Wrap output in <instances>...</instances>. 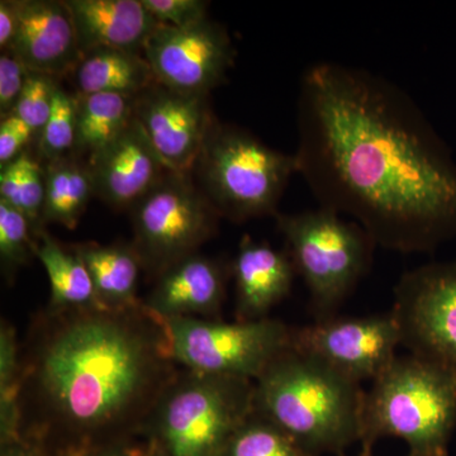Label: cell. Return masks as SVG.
<instances>
[{"label":"cell","mask_w":456,"mask_h":456,"mask_svg":"<svg viewBox=\"0 0 456 456\" xmlns=\"http://www.w3.org/2000/svg\"><path fill=\"white\" fill-rule=\"evenodd\" d=\"M298 173L322 208L354 218L375 245L431 253L456 237V163L401 88L322 61L302 77Z\"/></svg>","instance_id":"obj_1"},{"label":"cell","mask_w":456,"mask_h":456,"mask_svg":"<svg viewBox=\"0 0 456 456\" xmlns=\"http://www.w3.org/2000/svg\"><path fill=\"white\" fill-rule=\"evenodd\" d=\"M20 437L49 456L143 436L180 367L145 303L37 312L20 344Z\"/></svg>","instance_id":"obj_2"},{"label":"cell","mask_w":456,"mask_h":456,"mask_svg":"<svg viewBox=\"0 0 456 456\" xmlns=\"http://www.w3.org/2000/svg\"><path fill=\"white\" fill-rule=\"evenodd\" d=\"M254 411L312 456L344 454L360 441L365 392L290 346L254 382Z\"/></svg>","instance_id":"obj_3"},{"label":"cell","mask_w":456,"mask_h":456,"mask_svg":"<svg viewBox=\"0 0 456 456\" xmlns=\"http://www.w3.org/2000/svg\"><path fill=\"white\" fill-rule=\"evenodd\" d=\"M455 428L456 377L426 360L397 356L365 392L362 449L392 436L406 441L408 456H448Z\"/></svg>","instance_id":"obj_4"},{"label":"cell","mask_w":456,"mask_h":456,"mask_svg":"<svg viewBox=\"0 0 456 456\" xmlns=\"http://www.w3.org/2000/svg\"><path fill=\"white\" fill-rule=\"evenodd\" d=\"M254 382L180 368L156 402L143 437L164 456H224L254 412Z\"/></svg>","instance_id":"obj_5"},{"label":"cell","mask_w":456,"mask_h":456,"mask_svg":"<svg viewBox=\"0 0 456 456\" xmlns=\"http://www.w3.org/2000/svg\"><path fill=\"white\" fill-rule=\"evenodd\" d=\"M204 196L222 217L242 222L277 216L296 155L264 145L248 132L216 123L197 161Z\"/></svg>","instance_id":"obj_6"},{"label":"cell","mask_w":456,"mask_h":456,"mask_svg":"<svg viewBox=\"0 0 456 456\" xmlns=\"http://www.w3.org/2000/svg\"><path fill=\"white\" fill-rule=\"evenodd\" d=\"M275 217L294 268L307 285L316 321L334 317L369 269L373 240L355 222L322 207Z\"/></svg>","instance_id":"obj_7"},{"label":"cell","mask_w":456,"mask_h":456,"mask_svg":"<svg viewBox=\"0 0 456 456\" xmlns=\"http://www.w3.org/2000/svg\"><path fill=\"white\" fill-rule=\"evenodd\" d=\"M132 208L134 251L145 272L158 278L198 254L217 230L218 212L188 173L167 171Z\"/></svg>","instance_id":"obj_8"},{"label":"cell","mask_w":456,"mask_h":456,"mask_svg":"<svg viewBox=\"0 0 456 456\" xmlns=\"http://www.w3.org/2000/svg\"><path fill=\"white\" fill-rule=\"evenodd\" d=\"M165 325L176 364L196 373L255 382L292 346L293 329L272 318L235 323L174 318Z\"/></svg>","instance_id":"obj_9"},{"label":"cell","mask_w":456,"mask_h":456,"mask_svg":"<svg viewBox=\"0 0 456 456\" xmlns=\"http://www.w3.org/2000/svg\"><path fill=\"white\" fill-rule=\"evenodd\" d=\"M392 314L411 355L456 377V259L407 272L395 285Z\"/></svg>","instance_id":"obj_10"},{"label":"cell","mask_w":456,"mask_h":456,"mask_svg":"<svg viewBox=\"0 0 456 456\" xmlns=\"http://www.w3.org/2000/svg\"><path fill=\"white\" fill-rule=\"evenodd\" d=\"M401 331L392 311L368 317H330L293 329L292 346L347 379H377L397 358Z\"/></svg>","instance_id":"obj_11"},{"label":"cell","mask_w":456,"mask_h":456,"mask_svg":"<svg viewBox=\"0 0 456 456\" xmlns=\"http://www.w3.org/2000/svg\"><path fill=\"white\" fill-rule=\"evenodd\" d=\"M235 55L226 29L208 18L183 28L160 25L143 49L156 82L204 97L226 79Z\"/></svg>","instance_id":"obj_12"},{"label":"cell","mask_w":456,"mask_h":456,"mask_svg":"<svg viewBox=\"0 0 456 456\" xmlns=\"http://www.w3.org/2000/svg\"><path fill=\"white\" fill-rule=\"evenodd\" d=\"M134 112L165 167L189 173L217 123L208 97L184 94L156 83L134 99Z\"/></svg>","instance_id":"obj_13"},{"label":"cell","mask_w":456,"mask_h":456,"mask_svg":"<svg viewBox=\"0 0 456 456\" xmlns=\"http://www.w3.org/2000/svg\"><path fill=\"white\" fill-rule=\"evenodd\" d=\"M18 23L12 51L32 73L71 74L83 53L65 2L17 0Z\"/></svg>","instance_id":"obj_14"},{"label":"cell","mask_w":456,"mask_h":456,"mask_svg":"<svg viewBox=\"0 0 456 456\" xmlns=\"http://www.w3.org/2000/svg\"><path fill=\"white\" fill-rule=\"evenodd\" d=\"M94 196L112 207H132L169 171L136 117L121 136L86 161Z\"/></svg>","instance_id":"obj_15"},{"label":"cell","mask_w":456,"mask_h":456,"mask_svg":"<svg viewBox=\"0 0 456 456\" xmlns=\"http://www.w3.org/2000/svg\"><path fill=\"white\" fill-rule=\"evenodd\" d=\"M226 268L218 261L191 255L156 278L145 305L163 321L218 320L226 296Z\"/></svg>","instance_id":"obj_16"},{"label":"cell","mask_w":456,"mask_h":456,"mask_svg":"<svg viewBox=\"0 0 456 456\" xmlns=\"http://www.w3.org/2000/svg\"><path fill=\"white\" fill-rule=\"evenodd\" d=\"M82 53L114 49L143 53L159 23L142 0H65Z\"/></svg>","instance_id":"obj_17"},{"label":"cell","mask_w":456,"mask_h":456,"mask_svg":"<svg viewBox=\"0 0 456 456\" xmlns=\"http://www.w3.org/2000/svg\"><path fill=\"white\" fill-rule=\"evenodd\" d=\"M236 316L240 322L268 318L269 311L292 289L296 268L289 254L244 236L232 266Z\"/></svg>","instance_id":"obj_18"},{"label":"cell","mask_w":456,"mask_h":456,"mask_svg":"<svg viewBox=\"0 0 456 456\" xmlns=\"http://www.w3.org/2000/svg\"><path fill=\"white\" fill-rule=\"evenodd\" d=\"M71 74L77 95L119 94L136 98L158 83L143 53L114 49L84 53Z\"/></svg>","instance_id":"obj_19"},{"label":"cell","mask_w":456,"mask_h":456,"mask_svg":"<svg viewBox=\"0 0 456 456\" xmlns=\"http://www.w3.org/2000/svg\"><path fill=\"white\" fill-rule=\"evenodd\" d=\"M71 248L88 270L102 307L118 310L140 302L136 292L143 268L132 244L104 246L84 242Z\"/></svg>","instance_id":"obj_20"},{"label":"cell","mask_w":456,"mask_h":456,"mask_svg":"<svg viewBox=\"0 0 456 456\" xmlns=\"http://www.w3.org/2000/svg\"><path fill=\"white\" fill-rule=\"evenodd\" d=\"M36 240V256L46 270L50 281L51 296L47 308L64 311L102 307L79 255L73 248L60 245L45 230Z\"/></svg>","instance_id":"obj_21"},{"label":"cell","mask_w":456,"mask_h":456,"mask_svg":"<svg viewBox=\"0 0 456 456\" xmlns=\"http://www.w3.org/2000/svg\"><path fill=\"white\" fill-rule=\"evenodd\" d=\"M134 99L119 94L77 95L74 156H86L88 160L121 136L134 121Z\"/></svg>","instance_id":"obj_22"},{"label":"cell","mask_w":456,"mask_h":456,"mask_svg":"<svg viewBox=\"0 0 456 456\" xmlns=\"http://www.w3.org/2000/svg\"><path fill=\"white\" fill-rule=\"evenodd\" d=\"M46 196L42 222L74 230L94 196L92 176L82 159L69 156L45 167Z\"/></svg>","instance_id":"obj_23"},{"label":"cell","mask_w":456,"mask_h":456,"mask_svg":"<svg viewBox=\"0 0 456 456\" xmlns=\"http://www.w3.org/2000/svg\"><path fill=\"white\" fill-rule=\"evenodd\" d=\"M46 175L40 161L25 151L0 171V200L22 213L37 239L44 231Z\"/></svg>","instance_id":"obj_24"},{"label":"cell","mask_w":456,"mask_h":456,"mask_svg":"<svg viewBox=\"0 0 456 456\" xmlns=\"http://www.w3.org/2000/svg\"><path fill=\"white\" fill-rule=\"evenodd\" d=\"M20 344L14 327L3 320L0 325V444L20 437Z\"/></svg>","instance_id":"obj_25"},{"label":"cell","mask_w":456,"mask_h":456,"mask_svg":"<svg viewBox=\"0 0 456 456\" xmlns=\"http://www.w3.org/2000/svg\"><path fill=\"white\" fill-rule=\"evenodd\" d=\"M224 456H312L259 413H251L231 437Z\"/></svg>","instance_id":"obj_26"},{"label":"cell","mask_w":456,"mask_h":456,"mask_svg":"<svg viewBox=\"0 0 456 456\" xmlns=\"http://www.w3.org/2000/svg\"><path fill=\"white\" fill-rule=\"evenodd\" d=\"M77 142V97L59 86L49 121L38 136V156L46 164L74 155Z\"/></svg>","instance_id":"obj_27"},{"label":"cell","mask_w":456,"mask_h":456,"mask_svg":"<svg viewBox=\"0 0 456 456\" xmlns=\"http://www.w3.org/2000/svg\"><path fill=\"white\" fill-rule=\"evenodd\" d=\"M36 248L37 240L28 220L0 200V263L8 281L36 256Z\"/></svg>","instance_id":"obj_28"},{"label":"cell","mask_w":456,"mask_h":456,"mask_svg":"<svg viewBox=\"0 0 456 456\" xmlns=\"http://www.w3.org/2000/svg\"><path fill=\"white\" fill-rule=\"evenodd\" d=\"M57 88L56 77L29 71L25 89L12 113L25 121L37 137L49 121Z\"/></svg>","instance_id":"obj_29"},{"label":"cell","mask_w":456,"mask_h":456,"mask_svg":"<svg viewBox=\"0 0 456 456\" xmlns=\"http://www.w3.org/2000/svg\"><path fill=\"white\" fill-rule=\"evenodd\" d=\"M159 25L189 27L207 20L208 3L203 0H142Z\"/></svg>","instance_id":"obj_30"},{"label":"cell","mask_w":456,"mask_h":456,"mask_svg":"<svg viewBox=\"0 0 456 456\" xmlns=\"http://www.w3.org/2000/svg\"><path fill=\"white\" fill-rule=\"evenodd\" d=\"M29 70L12 51L0 55V114L2 118L13 113L25 89Z\"/></svg>","instance_id":"obj_31"},{"label":"cell","mask_w":456,"mask_h":456,"mask_svg":"<svg viewBox=\"0 0 456 456\" xmlns=\"http://www.w3.org/2000/svg\"><path fill=\"white\" fill-rule=\"evenodd\" d=\"M35 132L14 114L2 118L0 123V167L11 164L25 152V147L35 137Z\"/></svg>","instance_id":"obj_32"},{"label":"cell","mask_w":456,"mask_h":456,"mask_svg":"<svg viewBox=\"0 0 456 456\" xmlns=\"http://www.w3.org/2000/svg\"><path fill=\"white\" fill-rule=\"evenodd\" d=\"M149 441H146L145 445H141L136 441H128V443L73 450V452H61L53 456H149Z\"/></svg>","instance_id":"obj_33"},{"label":"cell","mask_w":456,"mask_h":456,"mask_svg":"<svg viewBox=\"0 0 456 456\" xmlns=\"http://www.w3.org/2000/svg\"><path fill=\"white\" fill-rule=\"evenodd\" d=\"M18 23L17 0L0 2V49L8 51L13 44Z\"/></svg>","instance_id":"obj_34"},{"label":"cell","mask_w":456,"mask_h":456,"mask_svg":"<svg viewBox=\"0 0 456 456\" xmlns=\"http://www.w3.org/2000/svg\"><path fill=\"white\" fill-rule=\"evenodd\" d=\"M0 456H49L37 444L17 437L0 444Z\"/></svg>","instance_id":"obj_35"},{"label":"cell","mask_w":456,"mask_h":456,"mask_svg":"<svg viewBox=\"0 0 456 456\" xmlns=\"http://www.w3.org/2000/svg\"><path fill=\"white\" fill-rule=\"evenodd\" d=\"M149 456H164L163 452H161V450L159 449L154 443H150L149 441Z\"/></svg>","instance_id":"obj_36"},{"label":"cell","mask_w":456,"mask_h":456,"mask_svg":"<svg viewBox=\"0 0 456 456\" xmlns=\"http://www.w3.org/2000/svg\"><path fill=\"white\" fill-rule=\"evenodd\" d=\"M359 456H373V450L362 449V452H360Z\"/></svg>","instance_id":"obj_37"}]
</instances>
